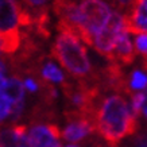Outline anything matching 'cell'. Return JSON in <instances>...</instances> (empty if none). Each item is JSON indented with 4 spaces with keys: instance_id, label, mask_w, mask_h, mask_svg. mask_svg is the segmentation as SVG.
Masks as SVG:
<instances>
[{
    "instance_id": "1",
    "label": "cell",
    "mask_w": 147,
    "mask_h": 147,
    "mask_svg": "<svg viewBox=\"0 0 147 147\" xmlns=\"http://www.w3.org/2000/svg\"><path fill=\"white\" fill-rule=\"evenodd\" d=\"M96 131L109 147H117L119 143L138 128V117L134 115L127 100L121 94H111L101 100L94 117Z\"/></svg>"
},
{
    "instance_id": "2",
    "label": "cell",
    "mask_w": 147,
    "mask_h": 147,
    "mask_svg": "<svg viewBox=\"0 0 147 147\" xmlns=\"http://www.w3.org/2000/svg\"><path fill=\"white\" fill-rule=\"evenodd\" d=\"M58 30L59 34L51 46L53 57L76 78L96 81L97 77L93 74V69L81 39L65 27L58 26Z\"/></svg>"
},
{
    "instance_id": "3",
    "label": "cell",
    "mask_w": 147,
    "mask_h": 147,
    "mask_svg": "<svg viewBox=\"0 0 147 147\" xmlns=\"http://www.w3.org/2000/svg\"><path fill=\"white\" fill-rule=\"evenodd\" d=\"M113 11L102 0H84L80 7L76 35L86 45L92 46L93 38L102 31Z\"/></svg>"
},
{
    "instance_id": "4",
    "label": "cell",
    "mask_w": 147,
    "mask_h": 147,
    "mask_svg": "<svg viewBox=\"0 0 147 147\" xmlns=\"http://www.w3.org/2000/svg\"><path fill=\"white\" fill-rule=\"evenodd\" d=\"M124 30H125L124 15L113 11L109 22L107 23V26L102 28V31L98 35H96L93 38L92 47H94V50L97 53H100L101 55L109 58L113 49H115L119 36L121 35V32Z\"/></svg>"
},
{
    "instance_id": "5",
    "label": "cell",
    "mask_w": 147,
    "mask_h": 147,
    "mask_svg": "<svg viewBox=\"0 0 147 147\" xmlns=\"http://www.w3.org/2000/svg\"><path fill=\"white\" fill-rule=\"evenodd\" d=\"M65 116L67 119V124L62 129V138L66 142L74 144V143L86 138L93 131H96L94 120L88 117V116H85L81 112L70 109V111L66 112Z\"/></svg>"
},
{
    "instance_id": "6",
    "label": "cell",
    "mask_w": 147,
    "mask_h": 147,
    "mask_svg": "<svg viewBox=\"0 0 147 147\" xmlns=\"http://www.w3.org/2000/svg\"><path fill=\"white\" fill-rule=\"evenodd\" d=\"M20 8L18 0H0V39L20 35Z\"/></svg>"
},
{
    "instance_id": "7",
    "label": "cell",
    "mask_w": 147,
    "mask_h": 147,
    "mask_svg": "<svg viewBox=\"0 0 147 147\" xmlns=\"http://www.w3.org/2000/svg\"><path fill=\"white\" fill-rule=\"evenodd\" d=\"M28 139L35 147H62V131L55 124H35L28 129Z\"/></svg>"
},
{
    "instance_id": "8",
    "label": "cell",
    "mask_w": 147,
    "mask_h": 147,
    "mask_svg": "<svg viewBox=\"0 0 147 147\" xmlns=\"http://www.w3.org/2000/svg\"><path fill=\"white\" fill-rule=\"evenodd\" d=\"M24 84L19 77L13 76L7 78L3 94L8 98V101L12 105V119H16L23 111L24 107Z\"/></svg>"
},
{
    "instance_id": "9",
    "label": "cell",
    "mask_w": 147,
    "mask_h": 147,
    "mask_svg": "<svg viewBox=\"0 0 147 147\" xmlns=\"http://www.w3.org/2000/svg\"><path fill=\"white\" fill-rule=\"evenodd\" d=\"M125 28L131 34H147V0H136L132 11L124 16Z\"/></svg>"
},
{
    "instance_id": "10",
    "label": "cell",
    "mask_w": 147,
    "mask_h": 147,
    "mask_svg": "<svg viewBox=\"0 0 147 147\" xmlns=\"http://www.w3.org/2000/svg\"><path fill=\"white\" fill-rule=\"evenodd\" d=\"M129 32L125 28L124 31L121 32V35L119 36V39L116 42V46L113 51H112L111 57L108 58L109 62L117 63L120 66H127L129 63L134 62L135 59V49L131 40H129Z\"/></svg>"
},
{
    "instance_id": "11",
    "label": "cell",
    "mask_w": 147,
    "mask_h": 147,
    "mask_svg": "<svg viewBox=\"0 0 147 147\" xmlns=\"http://www.w3.org/2000/svg\"><path fill=\"white\" fill-rule=\"evenodd\" d=\"M127 89L128 94L132 96L134 93L143 92L147 89V74L142 70H134L127 76Z\"/></svg>"
},
{
    "instance_id": "12",
    "label": "cell",
    "mask_w": 147,
    "mask_h": 147,
    "mask_svg": "<svg viewBox=\"0 0 147 147\" xmlns=\"http://www.w3.org/2000/svg\"><path fill=\"white\" fill-rule=\"evenodd\" d=\"M135 50L140 55H147V34H138L135 38Z\"/></svg>"
},
{
    "instance_id": "13",
    "label": "cell",
    "mask_w": 147,
    "mask_h": 147,
    "mask_svg": "<svg viewBox=\"0 0 147 147\" xmlns=\"http://www.w3.org/2000/svg\"><path fill=\"white\" fill-rule=\"evenodd\" d=\"M129 147H147V135H138Z\"/></svg>"
},
{
    "instance_id": "14",
    "label": "cell",
    "mask_w": 147,
    "mask_h": 147,
    "mask_svg": "<svg viewBox=\"0 0 147 147\" xmlns=\"http://www.w3.org/2000/svg\"><path fill=\"white\" fill-rule=\"evenodd\" d=\"M27 134H28V132H27ZM18 147H35V146H34V144H32V142L28 139V135H26V136H24V138L19 142Z\"/></svg>"
},
{
    "instance_id": "15",
    "label": "cell",
    "mask_w": 147,
    "mask_h": 147,
    "mask_svg": "<svg viewBox=\"0 0 147 147\" xmlns=\"http://www.w3.org/2000/svg\"><path fill=\"white\" fill-rule=\"evenodd\" d=\"M142 115L146 117L147 120V89L144 90V101H143V107H142Z\"/></svg>"
},
{
    "instance_id": "16",
    "label": "cell",
    "mask_w": 147,
    "mask_h": 147,
    "mask_svg": "<svg viewBox=\"0 0 147 147\" xmlns=\"http://www.w3.org/2000/svg\"><path fill=\"white\" fill-rule=\"evenodd\" d=\"M143 67H144V69L147 70V55L144 57V59H143Z\"/></svg>"
},
{
    "instance_id": "17",
    "label": "cell",
    "mask_w": 147,
    "mask_h": 147,
    "mask_svg": "<svg viewBox=\"0 0 147 147\" xmlns=\"http://www.w3.org/2000/svg\"><path fill=\"white\" fill-rule=\"evenodd\" d=\"M65 147H78L77 144H73V143H70V144H67V146H65Z\"/></svg>"
},
{
    "instance_id": "18",
    "label": "cell",
    "mask_w": 147,
    "mask_h": 147,
    "mask_svg": "<svg viewBox=\"0 0 147 147\" xmlns=\"http://www.w3.org/2000/svg\"><path fill=\"white\" fill-rule=\"evenodd\" d=\"M0 51H1V50H0ZM0 59H1V58H0Z\"/></svg>"
},
{
    "instance_id": "19",
    "label": "cell",
    "mask_w": 147,
    "mask_h": 147,
    "mask_svg": "<svg viewBox=\"0 0 147 147\" xmlns=\"http://www.w3.org/2000/svg\"><path fill=\"white\" fill-rule=\"evenodd\" d=\"M108 147H109V146H108Z\"/></svg>"
}]
</instances>
